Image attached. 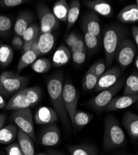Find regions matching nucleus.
Instances as JSON below:
<instances>
[{"label": "nucleus", "instance_id": "nucleus-22", "mask_svg": "<svg viewBox=\"0 0 138 155\" xmlns=\"http://www.w3.org/2000/svg\"><path fill=\"white\" fill-rule=\"evenodd\" d=\"M17 137L18 144L24 155H35L33 140L20 129L18 130Z\"/></svg>", "mask_w": 138, "mask_h": 155}, {"label": "nucleus", "instance_id": "nucleus-9", "mask_svg": "<svg viewBox=\"0 0 138 155\" xmlns=\"http://www.w3.org/2000/svg\"><path fill=\"white\" fill-rule=\"evenodd\" d=\"M28 83V78L15 74L0 84V94L8 97L24 89Z\"/></svg>", "mask_w": 138, "mask_h": 155}, {"label": "nucleus", "instance_id": "nucleus-19", "mask_svg": "<svg viewBox=\"0 0 138 155\" xmlns=\"http://www.w3.org/2000/svg\"><path fill=\"white\" fill-rule=\"evenodd\" d=\"M72 57V54L69 48L62 45L56 50L52 57V63L54 67H60L67 64Z\"/></svg>", "mask_w": 138, "mask_h": 155}, {"label": "nucleus", "instance_id": "nucleus-12", "mask_svg": "<svg viewBox=\"0 0 138 155\" xmlns=\"http://www.w3.org/2000/svg\"><path fill=\"white\" fill-rule=\"evenodd\" d=\"M138 101V94L133 95H124L114 97L105 107L104 111L111 112L129 107Z\"/></svg>", "mask_w": 138, "mask_h": 155}, {"label": "nucleus", "instance_id": "nucleus-50", "mask_svg": "<svg viewBox=\"0 0 138 155\" xmlns=\"http://www.w3.org/2000/svg\"><path fill=\"white\" fill-rule=\"evenodd\" d=\"M134 64H135V66L136 67V68L138 70V55L136 57L135 61H134Z\"/></svg>", "mask_w": 138, "mask_h": 155}, {"label": "nucleus", "instance_id": "nucleus-20", "mask_svg": "<svg viewBox=\"0 0 138 155\" xmlns=\"http://www.w3.org/2000/svg\"><path fill=\"white\" fill-rule=\"evenodd\" d=\"M55 38L52 33L40 32L37 38V44L41 55H45L51 51L54 45Z\"/></svg>", "mask_w": 138, "mask_h": 155}, {"label": "nucleus", "instance_id": "nucleus-44", "mask_svg": "<svg viewBox=\"0 0 138 155\" xmlns=\"http://www.w3.org/2000/svg\"><path fill=\"white\" fill-rule=\"evenodd\" d=\"M16 74L12 73V71H4L2 73V74L0 75V84H2L3 81L6 80L7 79L9 78L15 76Z\"/></svg>", "mask_w": 138, "mask_h": 155}, {"label": "nucleus", "instance_id": "nucleus-49", "mask_svg": "<svg viewBox=\"0 0 138 155\" xmlns=\"http://www.w3.org/2000/svg\"><path fill=\"white\" fill-rule=\"evenodd\" d=\"M6 105V101L5 100L3 96L0 94V109L5 108Z\"/></svg>", "mask_w": 138, "mask_h": 155}, {"label": "nucleus", "instance_id": "nucleus-17", "mask_svg": "<svg viewBox=\"0 0 138 155\" xmlns=\"http://www.w3.org/2000/svg\"><path fill=\"white\" fill-rule=\"evenodd\" d=\"M31 106L29 102L23 93L22 90H21L10 98L4 109L6 111L17 110L29 108Z\"/></svg>", "mask_w": 138, "mask_h": 155}, {"label": "nucleus", "instance_id": "nucleus-41", "mask_svg": "<svg viewBox=\"0 0 138 155\" xmlns=\"http://www.w3.org/2000/svg\"><path fill=\"white\" fill-rule=\"evenodd\" d=\"M86 52H84V51H79V52H75L72 54L73 63L79 65L83 64L86 60Z\"/></svg>", "mask_w": 138, "mask_h": 155}, {"label": "nucleus", "instance_id": "nucleus-2", "mask_svg": "<svg viewBox=\"0 0 138 155\" xmlns=\"http://www.w3.org/2000/svg\"><path fill=\"white\" fill-rule=\"evenodd\" d=\"M126 30L119 25H111L105 29L103 42L106 66L110 67L112 64L118 49L126 38Z\"/></svg>", "mask_w": 138, "mask_h": 155}, {"label": "nucleus", "instance_id": "nucleus-31", "mask_svg": "<svg viewBox=\"0 0 138 155\" xmlns=\"http://www.w3.org/2000/svg\"><path fill=\"white\" fill-rule=\"evenodd\" d=\"M14 52L12 48L7 44L0 45V65L7 67L13 58Z\"/></svg>", "mask_w": 138, "mask_h": 155}, {"label": "nucleus", "instance_id": "nucleus-45", "mask_svg": "<svg viewBox=\"0 0 138 155\" xmlns=\"http://www.w3.org/2000/svg\"><path fill=\"white\" fill-rule=\"evenodd\" d=\"M35 41H30V42H26L24 43V45L22 47V54L26 52V51H29V50H32V47H33V45L35 42Z\"/></svg>", "mask_w": 138, "mask_h": 155}, {"label": "nucleus", "instance_id": "nucleus-16", "mask_svg": "<svg viewBox=\"0 0 138 155\" xmlns=\"http://www.w3.org/2000/svg\"><path fill=\"white\" fill-rule=\"evenodd\" d=\"M34 20V16L28 11H22L18 15L15 24L14 31L16 35L21 37L24 32L31 25Z\"/></svg>", "mask_w": 138, "mask_h": 155}, {"label": "nucleus", "instance_id": "nucleus-26", "mask_svg": "<svg viewBox=\"0 0 138 155\" xmlns=\"http://www.w3.org/2000/svg\"><path fill=\"white\" fill-rule=\"evenodd\" d=\"M80 2L78 0H73L70 2L67 21V31H69L73 27L78 19L80 13Z\"/></svg>", "mask_w": 138, "mask_h": 155}, {"label": "nucleus", "instance_id": "nucleus-39", "mask_svg": "<svg viewBox=\"0 0 138 155\" xmlns=\"http://www.w3.org/2000/svg\"><path fill=\"white\" fill-rule=\"evenodd\" d=\"M8 155H24L18 143H13L5 148Z\"/></svg>", "mask_w": 138, "mask_h": 155}, {"label": "nucleus", "instance_id": "nucleus-56", "mask_svg": "<svg viewBox=\"0 0 138 155\" xmlns=\"http://www.w3.org/2000/svg\"><path fill=\"white\" fill-rule=\"evenodd\" d=\"M0 155H2V154H0Z\"/></svg>", "mask_w": 138, "mask_h": 155}, {"label": "nucleus", "instance_id": "nucleus-40", "mask_svg": "<svg viewBox=\"0 0 138 155\" xmlns=\"http://www.w3.org/2000/svg\"><path fill=\"white\" fill-rule=\"evenodd\" d=\"M26 2L24 0H0V6L6 8H13Z\"/></svg>", "mask_w": 138, "mask_h": 155}, {"label": "nucleus", "instance_id": "nucleus-14", "mask_svg": "<svg viewBox=\"0 0 138 155\" xmlns=\"http://www.w3.org/2000/svg\"><path fill=\"white\" fill-rule=\"evenodd\" d=\"M82 28L85 29L88 32L95 35L96 37H99L101 33V25L96 13L93 11H91L85 15L83 18Z\"/></svg>", "mask_w": 138, "mask_h": 155}, {"label": "nucleus", "instance_id": "nucleus-46", "mask_svg": "<svg viewBox=\"0 0 138 155\" xmlns=\"http://www.w3.org/2000/svg\"><path fill=\"white\" fill-rule=\"evenodd\" d=\"M131 32L135 42L138 45V26L136 25H133L131 28Z\"/></svg>", "mask_w": 138, "mask_h": 155}, {"label": "nucleus", "instance_id": "nucleus-32", "mask_svg": "<svg viewBox=\"0 0 138 155\" xmlns=\"http://www.w3.org/2000/svg\"><path fill=\"white\" fill-rule=\"evenodd\" d=\"M99 78L90 68L87 70L82 80V88L85 91H90L95 89Z\"/></svg>", "mask_w": 138, "mask_h": 155}, {"label": "nucleus", "instance_id": "nucleus-42", "mask_svg": "<svg viewBox=\"0 0 138 155\" xmlns=\"http://www.w3.org/2000/svg\"><path fill=\"white\" fill-rule=\"evenodd\" d=\"M79 38V36L75 33L74 32H70L67 36V37L66 38V43L67 45V47L69 48H70L72 45L75 44V42H76L78 38Z\"/></svg>", "mask_w": 138, "mask_h": 155}, {"label": "nucleus", "instance_id": "nucleus-53", "mask_svg": "<svg viewBox=\"0 0 138 155\" xmlns=\"http://www.w3.org/2000/svg\"><path fill=\"white\" fill-rule=\"evenodd\" d=\"M127 155H135V154H127Z\"/></svg>", "mask_w": 138, "mask_h": 155}, {"label": "nucleus", "instance_id": "nucleus-10", "mask_svg": "<svg viewBox=\"0 0 138 155\" xmlns=\"http://www.w3.org/2000/svg\"><path fill=\"white\" fill-rule=\"evenodd\" d=\"M122 69L119 66H114L105 71L98 81L95 87V92H100L115 84L120 79Z\"/></svg>", "mask_w": 138, "mask_h": 155}, {"label": "nucleus", "instance_id": "nucleus-25", "mask_svg": "<svg viewBox=\"0 0 138 155\" xmlns=\"http://www.w3.org/2000/svg\"><path fill=\"white\" fill-rule=\"evenodd\" d=\"M69 6L66 0H59L52 8V12L56 18L61 22H67Z\"/></svg>", "mask_w": 138, "mask_h": 155}, {"label": "nucleus", "instance_id": "nucleus-15", "mask_svg": "<svg viewBox=\"0 0 138 155\" xmlns=\"http://www.w3.org/2000/svg\"><path fill=\"white\" fill-rule=\"evenodd\" d=\"M122 123L131 138L133 140L138 138V115L130 111L123 114Z\"/></svg>", "mask_w": 138, "mask_h": 155}, {"label": "nucleus", "instance_id": "nucleus-6", "mask_svg": "<svg viewBox=\"0 0 138 155\" xmlns=\"http://www.w3.org/2000/svg\"><path fill=\"white\" fill-rule=\"evenodd\" d=\"M36 11L40 22L41 33H52L60 26L59 21L53 14L52 11L44 3H38Z\"/></svg>", "mask_w": 138, "mask_h": 155}, {"label": "nucleus", "instance_id": "nucleus-33", "mask_svg": "<svg viewBox=\"0 0 138 155\" xmlns=\"http://www.w3.org/2000/svg\"><path fill=\"white\" fill-rule=\"evenodd\" d=\"M52 66V61L45 58H41L36 60L31 64V68L35 73L42 74L49 71Z\"/></svg>", "mask_w": 138, "mask_h": 155}, {"label": "nucleus", "instance_id": "nucleus-37", "mask_svg": "<svg viewBox=\"0 0 138 155\" xmlns=\"http://www.w3.org/2000/svg\"><path fill=\"white\" fill-rule=\"evenodd\" d=\"M106 67L105 61H103V60H98L93 63L90 68L99 78V77L105 72Z\"/></svg>", "mask_w": 138, "mask_h": 155}, {"label": "nucleus", "instance_id": "nucleus-18", "mask_svg": "<svg viewBox=\"0 0 138 155\" xmlns=\"http://www.w3.org/2000/svg\"><path fill=\"white\" fill-rule=\"evenodd\" d=\"M83 4L96 14L103 16H109L112 13V8L109 3L103 0H87Z\"/></svg>", "mask_w": 138, "mask_h": 155}, {"label": "nucleus", "instance_id": "nucleus-54", "mask_svg": "<svg viewBox=\"0 0 138 155\" xmlns=\"http://www.w3.org/2000/svg\"><path fill=\"white\" fill-rule=\"evenodd\" d=\"M137 109H138V104H137Z\"/></svg>", "mask_w": 138, "mask_h": 155}, {"label": "nucleus", "instance_id": "nucleus-43", "mask_svg": "<svg viewBox=\"0 0 138 155\" xmlns=\"http://www.w3.org/2000/svg\"><path fill=\"white\" fill-rule=\"evenodd\" d=\"M24 43V42L22 39V38L18 35H16L15 37L12 38V39L11 41V44L12 47H14L15 48L18 50L22 48Z\"/></svg>", "mask_w": 138, "mask_h": 155}, {"label": "nucleus", "instance_id": "nucleus-24", "mask_svg": "<svg viewBox=\"0 0 138 155\" xmlns=\"http://www.w3.org/2000/svg\"><path fill=\"white\" fill-rule=\"evenodd\" d=\"M18 129L15 125H9L0 130V143L9 144L15 141L17 137Z\"/></svg>", "mask_w": 138, "mask_h": 155}, {"label": "nucleus", "instance_id": "nucleus-38", "mask_svg": "<svg viewBox=\"0 0 138 155\" xmlns=\"http://www.w3.org/2000/svg\"><path fill=\"white\" fill-rule=\"evenodd\" d=\"M86 50L87 48L85 41L81 37H79L78 40L75 42V44L70 48V52L72 54L75 52H79V51H84V52H86Z\"/></svg>", "mask_w": 138, "mask_h": 155}, {"label": "nucleus", "instance_id": "nucleus-21", "mask_svg": "<svg viewBox=\"0 0 138 155\" xmlns=\"http://www.w3.org/2000/svg\"><path fill=\"white\" fill-rule=\"evenodd\" d=\"M119 20L124 24L134 23L138 21V8L136 5L131 4L125 6L118 15Z\"/></svg>", "mask_w": 138, "mask_h": 155}, {"label": "nucleus", "instance_id": "nucleus-3", "mask_svg": "<svg viewBox=\"0 0 138 155\" xmlns=\"http://www.w3.org/2000/svg\"><path fill=\"white\" fill-rule=\"evenodd\" d=\"M126 141L124 131L114 115H109L104 122L103 148L111 151L123 147Z\"/></svg>", "mask_w": 138, "mask_h": 155}, {"label": "nucleus", "instance_id": "nucleus-51", "mask_svg": "<svg viewBox=\"0 0 138 155\" xmlns=\"http://www.w3.org/2000/svg\"><path fill=\"white\" fill-rule=\"evenodd\" d=\"M37 155H48L47 153H39V154H37Z\"/></svg>", "mask_w": 138, "mask_h": 155}, {"label": "nucleus", "instance_id": "nucleus-29", "mask_svg": "<svg viewBox=\"0 0 138 155\" xmlns=\"http://www.w3.org/2000/svg\"><path fill=\"white\" fill-rule=\"evenodd\" d=\"M24 95L29 102L31 106H34L39 103L42 97V91L40 87L33 86L22 89Z\"/></svg>", "mask_w": 138, "mask_h": 155}, {"label": "nucleus", "instance_id": "nucleus-13", "mask_svg": "<svg viewBox=\"0 0 138 155\" xmlns=\"http://www.w3.org/2000/svg\"><path fill=\"white\" fill-rule=\"evenodd\" d=\"M56 111L49 107H41L37 109L35 114L34 120L38 125H49L56 122L59 120Z\"/></svg>", "mask_w": 138, "mask_h": 155}, {"label": "nucleus", "instance_id": "nucleus-36", "mask_svg": "<svg viewBox=\"0 0 138 155\" xmlns=\"http://www.w3.org/2000/svg\"><path fill=\"white\" fill-rule=\"evenodd\" d=\"M12 27V22L9 18L0 15V35L6 36L10 32Z\"/></svg>", "mask_w": 138, "mask_h": 155}, {"label": "nucleus", "instance_id": "nucleus-4", "mask_svg": "<svg viewBox=\"0 0 138 155\" xmlns=\"http://www.w3.org/2000/svg\"><path fill=\"white\" fill-rule=\"evenodd\" d=\"M125 81H126L125 78L122 77L115 84L100 91L98 95L88 101L85 104L87 107L96 112L104 111L105 107L114 98V96L124 86Z\"/></svg>", "mask_w": 138, "mask_h": 155}, {"label": "nucleus", "instance_id": "nucleus-35", "mask_svg": "<svg viewBox=\"0 0 138 155\" xmlns=\"http://www.w3.org/2000/svg\"><path fill=\"white\" fill-rule=\"evenodd\" d=\"M84 34V41L86 48L90 51L95 50L98 45V38L95 35L88 32L85 29L82 28Z\"/></svg>", "mask_w": 138, "mask_h": 155}, {"label": "nucleus", "instance_id": "nucleus-5", "mask_svg": "<svg viewBox=\"0 0 138 155\" xmlns=\"http://www.w3.org/2000/svg\"><path fill=\"white\" fill-rule=\"evenodd\" d=\"M63 97L66 110L69 115L72 126L74 125V116L77 110L79 93L70 81L67 80L63 87Z\"/></svg>", "mask_w": 138, "mask_h": 155}, {"label": "nucleus", "instance_id": "nucleus-52", "mask_svg": "<svg viewBox=\"0 0 138 155\" xmlns=\"http://www.w3.org/2000/svg\"><path fill=\"white\" fill-rule=\"evenodd\" d=\"M136 5H137V6L138 8V0H137V1H136Z\"/></svg>", "mask_w": 138, "mask_h": 155}, {"label": "nucleus", "instance_id": "nucleus-11", "mask_svg": "<svg viewBox=\"0 0 138 155\" xmlns=\"http://www.w3.org/2000/svg\"><path fill=\"white\" fill-rule=\"evenodd\" d=\"M61 134L59 127L54 124L47 125L42 128L39 136V141L44 147H54L60 142Z\"/></svg>", "mask_w": 138, "mask_h": 155}, {"label": "nucleus", "instance_id": "nucleus-55", "mask_svg": "<svg viewBox=\"0 0 138 155\" xmlns=\"http://www.w3.org/2000/svg\"><path fill=\"white\" fill-rule=\"evenodd\" d=\"M1 44H1V43H0V45H1Z\"/></svg>", "mask_w": 138, "mask_h": 155}, {"label": "nucleus", "instance_id": "nucleus-23", "mask_svg": "<svg viewBox=\"0 0 138 155\" xmlns=\"http://www.w3.org/2000/svg\"><path fill=\"white\" fill-rule=\"evenodd\" d=\"M71 155H98L96 148L89 143H82L67 147Z\"/></svg>", "mask_w": 138, "mask_h": 155}, {"label": "nucleus", "instance_id": "nucleus-1", "mask_svg": "<svg viewBox=\"0 0 138 155\" xmlns=\"http://www.w3.org/2000/svg\"><path fill=\"white\" fill-rule=\"evenodd\" d=\"M47 92L54 109L66 132H70L71 122L65 108L63 87L64 84L63 72L59 71L50 76L46 81Z\"/></svg>", "mask_w": 138, "mask_h": 155}, {"label": "nucleus", "instance_id": "nucleus-27", "mask_svg": "<svg viewBox=\"0 0 138 155\" xmlns=\"http://www.w3.org/2000/svg\"><path fill=\"white\" fill-rule=\"evenodd\" d=\"M124 95H133L138 94V73L133 71L124 83Z\"/></svg>", "mask_w": 138, "mask_h": 155}, {"label": "nucleus", "instance_id": "nucleus-7", "mask_svg": "<svg viewBox=\"0 0 138 155\" xmlns=\"http://www.w3.org/2000/svg\"><path fill=\"white\" fill-rule=\"evenodd\" d=\"M11 119L20 130L28 134L33 140H35L34 121L30 107L14 110Z\"/></svg>", "mask_w": 138, "mask_h": 155}, {"label": "nucleus", "instance_id": "nucleus-47", "mask_svg": "<svg viewBox=\"0 0 138 155\" xmlns=\"http://www.w3.org/2000/svg\"><path fill=\"white\" fill-rule=\"evenodd\" d=\"M47 154L48 155H65L63 153L56 150H52V149H50L47 150Z\"/></svg>", "mask_w": 138, "mask_h": 155}, {"label": "nucleus", "instance_id": "nucleus-30", "mask_svg": "<svg viewBox=\"0 0 138 155\" xmlns=\"http://www.w3.org/2000/svg\"><path fill=\"white\" fill-rule=\"evenodd\" d=\"M40 55L37 54L34 50H29L22 54L17 67L18 73H20L24 68L27 67L29 64H32Z\"/></svg>", "mask_w": 138, "mask_h": 155}, {"label": "nucleus", "instance_id": "nucleus-28", "mask_svg": "<svg viewBox=\"0 0 138 155\" xmlns=\"http://www.w3.org/2000/svg\"><path fill=\"white\" fill-rule=\"evenodd\" d=\"M93 118L91 114L77 110L74 116V130H80L89 124Z\"/></svg>", "mask_w": 138, "mask_h": 155}, {"label": "nucleus", "instance_id": "nucleus-34", "mask_svg": "<svg viewBox=\"0 0 138 155\" xmlns=\"http://www.w3.org/2000/svg\"><path fill=\"white\" fill-rule=\"evenodd\" d=\"M40 32L41 29L39 25L35 24H32L24 32L22 38L24 42L33 41L37 39Z\"/></svg>", "mask_w": 138, "mask_h": 155}, {"label": "nucleus", "instance_id": "nucleus-48", "mask_svg": "<svg viewBox=\"0 0 138 155\" xmlns=\"http://www.w3.org/2000/svg\"><path fill=\"white\" fill-rule=\"evenodd\" d=\"M6 115L4 114H0V130L3 127L6 120Z\"/></svg>", "mask_w": 138, "mask_h": 155}, {"label": "nucleus", "instance_id": "nucleus-8", "mask_svg": "<svg viewBox=\"0 0 138 155\" xmlns=\"http://www.w3.org/2000/svg\"><path fill=\"white\" fill-rule=\"evenodd\" d=\"M136 53L135 44L129 38H125L121 43L115 58L122 70H124L133 62Z\"/></svg>", "mask_w": 138, "mask_h": 155}]
</instances>
